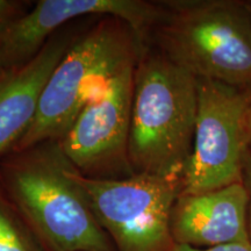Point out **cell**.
Here are the masks:
<instances>
[{"mask_svg": "<svg viewBox=\"0 0 251 251\" xmlns=\"http://www.w3.org/2000/svg\"><path fill=\"white\" fill-rule=\"evenodd\" d=\"M0 186L48 251H117L57 142L2 157Z\"/></svg>", "mask_w": 251, "mask_h": 251, "instance_id": "1", "label": "cell"}, {"mask_svg": "<svg viewBox=\"0 0 251 251\" xmlns=\"http://www.w3.org/2000/svg\"><path fill=\"white\" fill-rule=\"evenodd\" d=\"M198 79L162 54L135 67L128 158L134 174L183 178L193 149Z\"/></svg>", "mask_w": 251, "mask_h": 251, "instance_id": "2", "label": "cell"}, {"mask_svg": "<svg viewBox=\"0 0 251 251\" xmlns=\"http://www.w3.org/2000/svg\"><path fill=\"white\" fill-rule=\"evenodd\" d=\"M156 27L162 54L198 79L251 89V14L247 2H163Z\"/></svg>", "mask_w": 251, "mask_h": 251, "instance_id": "3", "label": "cell"}, {"mask_svg": "<svg viewBox=\"0 0 251 251\" xmlns=\"http://www.w3.org/2000/svg\"><path fill=\"white\" fill-rule=\"evenodd\" d=\"M121 23L105 21L69 47L43 90L33 124L11 152L61 140L94 94L139 59L140 39Z\"/></svg>", "mask_w": 251, "mask_h": 251, "instance_id": "4", "label": "cell"}, {"mask_svg": "<svg viewBox=\"0 0 251 251\" xmlns=\"http://www.w3.org/2000/svg\"><path fill=\"white\" fill-rule=\"evenodd\" d=\"M97 220L117 251H168L171 213L181 178L134 174L124 178H93L75 168Z\"/></svg>", "mask_w": 251, "mask_h": 251, "instance_id": "5", "label": "cell"}, {"mask_svg": "<svg viewBox=\"0 0 251 251\" xmlns=\"http://www.w3.org/2000/svg\"><path fill=\"white\" fill-rule=\"evenodd\" d=\"M250 107L251 89L198 79L193 149L181 178L180 194L243 183Z\"/></svg>", "mask_w": 251, "mask_h": 251, "instance_id": "6", "label": "cell"}, {"mask_svg": "<svg viewBox=\"0 0 251 251\" xmlns=\"http://www.w3.org/2000/svg\"><path fill=\"white\" fill-rule=\"evenodd\" d=\"M137 61L122 68L94 94L57 141L65 158L87 177L114 171L134 175L128 140Z\"/></svg>", "mask_w": 251, "mask_h": 251, "instance_id": "7", "label": "cell"}, {"mask_svg": "<svg viewBox=\"0 0 251 251\" xmlns=\"http://www.w3.org/2000/svg\"><path fill=\"white\" fill-rule=\"evenodd\" d=\"M93 14L118 19L142 40L150 28L156 27L163 5L140 0H41L30 12L9 24L0 36V75L33 59L63 25Z\"/></svg>", "mask_w": 251, "mask_h": 251, "instance_id": "8", "label": "cell"}, {"mask_svg": "<svg viewBox=\"0 0 251 251\" xmlns=\"http://www.w3.org/2000/svg\"><path fill=\"white\" fill-rule=\"evenodd\" d=\"M249 196L244 183L197 194H179L171 213L175 243L211 248L249 242Z\"/></svg>", "mask_w": 251, "mask_h": 251, "instance_id": "9", "label": "cell"}, {"mask_svg": "<svg viewBox=\"0 0 251 251\" xmlns=\"http://www.w3.org/2000/svg\"><path fill=\"white\" fill-rule=\"evenodd\" d=\"M68 49L63 40L50 41L23 67L0 75V159L29 129L43 90Z\"/></svg>", "mask_w": 251, "mask_h": 251, "instance_id": "10", "label": "cell"}, {"mask_svg": "<svg viewBox=\"0 0 251 251\" xmlns=\"http://www.w3.org/2000/svg\"><path fill=\"white\" fill-rule=\"evenodd\" d=\"M0 251H48L0 192Z\"/></svg>", "mask_w": 251, "mask_h": 251, "instance_id": "11", "label": "cell"}, {"mask_svg": "<svg viewBox=\"0 0 251 251\" xmlns=\"http://www.w3.org/2000/svg\"><path fill=\"white\" fill-rule=\"evenodd\" d=\"M168 251H251V242H237L211 248H194L186 244L174 243Z\"/></svg>", "mask_w": 251, "mask_h": 251, "instance_id": "12", "label": "cell"}, {"mask_svg": "<svg viewBox=\"0 0 251 251\" xmlns=\"http://www.w3.org/2000/svg\"><path fill=\"white\" fill-rule=\"evenodd\" d=\"M20 2L11 0H0V36L6 28L18 17H20Z\"/></svg>", "mask_w": 251, "mask_h": 251, "instance_id": "13", "label": "cell"}, {"mask_svg": "<svg viewBox=\"0 0 251 251\" xmlns=\"http://www.w3.org/2000/svg\"><path fill=\"white\" fill-rule=\"evenodd\" d=\"M243 183L246 185L248 196H249V211H248V226H249V237L251 242V153L248 152L244 163Z\"/></svg>", "mask_w": 251, "mask_h": 251, "instance_id": "14", "label": "cell"}, {"mask_svg": "<svg viewBox=\"0 0 251 251\" xmlns=\"http://www.w3.org/2000/svg\"><path fill=\"white\" fill-rule=\"evenodd\" d=\"M248 148L251 153V107L249 113V126H248Z\"/></svg>", "mask_w": 251, "mask_h": 251, "instance_id": "15", "label": "cell"}, {"mask_svg": "<svg viewBox=\"0 0 251 251\" xmlns=\"http://www.w3.org/2000/svg\"><path fill=\"white\" fill-rule=\"evenodd\" d=\"M247 5H248V8H249L250 14H251V1H247Z\"/></svg>", "mask_w": 251, "mask_h": 251, "instance_id": "16", "label": "cell"}]
</instances>
